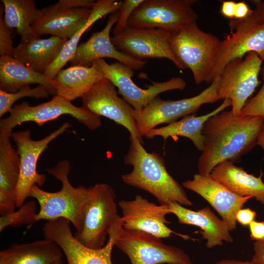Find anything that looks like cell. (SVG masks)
Returning a JSON list of instances; mask_svg holds the SVG:
<instances>
[{"instance_id":"10","label":"cell","mask_w":264,"mask_h":264,"mask_svg":"<svg viewBox=\"0 0 264 264\" xmlns=\"http://www.w3.org/2000/svg\"><path fill=\"white\" fill-rule=\"evenodd\" d=\"M195 0H144L128 21V27L158 28L171 33L197 22Z\"/></svg>"},{"instance_id":"36","label":"cell","mask_w":264,"mask_h":264,"mask_svg":"<svg viewBox=\"0 0 264 264\" xmlns=\"http://www.w3.org/2000/svg\"><path fill=\"white\" fill-rule=\"evenodd\" d=\"M256 212L249 208L240 209L236 216V221L243 226H247L255 220Z\"/></svg>"},{"instance_id":"24","label":"cell","mask_w":264,"mask_h":264,"mask_svg":"<svg viewBox=\"0 0 264 264\" xmlns=\"http://www.w3.org/2000/svg\"><path fill=\"white\" fill-rule=\"evenodd\" d=\"M263 175L261 171L260 176H256L229 160H225L218 164L210 174L214 179L238 196H251L264 204Z\"/></svg>"},{"instance_id":"35","label":"cell","mask_w":264,"mask_h":264,"mask_svg":"<svg viewBox=\"0 0 264 264\" xmlns=\"http://www.w3.org/2000/svg\"><path fill=\"white\" fill-rule=\"evenodd\" d=\"M3 7L0 10V56H13L14 47L11 36L12 29L5 24L3 18Z\"/></svg>"},{"instance_id":"34","label":"cell","mask_w":264,"mask_h":264,"mask_svg":"<svg viewBox=\"0 0 264 264\" xmlns=\"http://www.w3.org/2000/svg\"><path fill=\"white\" fill-rule=\"evenodd\" d=\"M144 0H124L119 9L118 20L112 29L113 36L116 35L126 29L128 21L135 9Z\"/></svg>"},{"instance_id":"32","label":"cell","mask_w":264,"mask_h":264,"mask_svg":"<svg viewBox=\"0 0 264 264\" xmlns=\"http://www.w3.org/2000/svg\"><path fill=\"white\" fill-rule=\"evenodd\" d=\"M37 212V203L35 200L25 202L17 211L0 217V232L11 226L18 227L23 225L35 223Z\"/></svg>"},{"instance_id":"14","label":"cell","mask_w":264,"mask_h":264,"mask_svg":"<svg viewBox=\"0 0 264 264\" xmlns=\"http://www.w3.org/2000/svg\"><path fill=\"white\" fill-rule=\"evenodd\" d=\"M96 61L105 78L118 88V92L122 98L136 110L144 108L162 92L172 90H182L186 86L183 78L176 77L162 82H153L146 88H141L133 82L134 72L131 67L117 61L109 64L103 59Z\"/></svg>"},{"instance_id":"22","label":"cell","mask_w":264,"mask_h":264,"mask_svg":"<svg viewBox=\"0 0 264 264\" xmlns=\"http://www.w3.org/2000/svg\"><path fill=\"white\" fill-rule=\"evenodd\" d=\"M12 133V132H11ZM11 133L0 132V215L14 211L20 176V157L11 142Z\"/></svg>"},{"instance_id":"6","label":"cell","mask_w":264,"mask_h":264,"mask_svg":"<svg viewBox=\"0 0 264 264\" xmlns=\"http://www.w3.org/2000/svg\"><path fill=\"white\" fill-rule=\"evenodd\" d=\"M220 81V76L200 93L192 97L173 100L162 99L158 96L142 109L133 110V116L141 136L159 125L169 124L194 114L203 105L220 100L218 94Z\"/></svg>"},{"instance_id":"19","label":"cell","mask_w":264,"mask_h":264,"mask_svg":"<svg viewBox=\"0 0 264 264\" xmlns=\"http://www.w3.org/2000/svg\"><path fill=\"white\" fill-rule=\"evenodd\" d=\"M182 185L205 199L219 213L230 231L236 229L238 211L252 197H242L235 194L210 175L196 174L193 179L182 182Z\"/></svg>"},{"instance_id":"9","label":"cell","mask_w":264,"mask_h":264,"mask_svg":"<svg viewBox=\"0 0 264 264\" xmlns=\"http://www.w3.org/2000/svg\"><path fill=\"white\" fill-rule=\"evenodd\" d=\"M70 222L64 218L47 221L42 231L45 238L55 242L64 253L67 264H112L111 252L119 229L122 227L119 217L108 232V240L102 247H88L72 234Z\"/></svg>"},{"instance_id":"28","label":"cell","mask_w":264,"mask_h":264,"mask_svg":"<svg viewBox=\"0 0 264 264\" xmlns=\"http://www.w3.org/2000/svg\"><path fill=\"white\" fill-rule=\"evenodd\" d=\"M43 85L54 93L55 81L27 67L13 56L0 57V89L8 92H16L31 84Z\"/></svg>"},{"instance_id":"27","label":"cell","mask_w":264,"mask_h":264,"mask_svg":"<svg viewBox=\"0 0 264 264\" xmlns=\"http://www.w3.org/2000/svg\"><path fill=\"white\" fill-rule=\"evenodd\" d=\"M67 40L51 36L21 42L14 47L13 57L27 67L44 74L58 57Z\"/></svg>"},{"instance_id":"38","label":"cell","mask_w":264,"mask_h":264,"mask_svg":"<svg viewBox=\"0 0 264 264\" xmlns=\"http://www.w3.org/2000/svg\"><path fill=\"white\" fill-rule=\"evenodd\" d=\"M253 249L254 254L251 261L255 264H264V240L255 241Z\"/></svg>"},{"instance_id":"21","label":"cell","mask_w":264,"mask_h":264,"mask_svg":"<svg viewBox=\"0 0 264 264\" xmlns=\"http://www.w3.org/2000/svg\"><path fill=\"white\" fill-rule=\"evenodd\" d=\"M170 213L174 214L179 223L192 225L201 229L202 239L206 240L205 246L212 248L222 245L223 242H232L233 238L227 224L206 206L197 211L190 210L175 202L168 205Z\"/></svg>"},{"instance_id":"17","label":"cell","mask_w":264,"mask_h":264,"mask_svg":"<svg viewBox=\"0 0 264 264\" xmlns=\"http://www.w3.org/2000/svg\"><path fill=\"white\" fill-rule=\"evenodd\" d=\"M81 98L85 109L123 126L130 135L142 140L133 116L134 109L118 95L115 86L109 80H102Z\"/></svg>"},{"instance_id":"5","label":"cell","mask_w":264,"mask_h":264,"mask_svg":"<svg viewBox=\"0 0 264 264\" xmlns=\"http://www.w3.org/2000/svg\"><path fill=\"white\" fill-rule=\"evenodd\" d=\"M115 200L114 191L110 185L101 183L90 187L82 211V229L74 235L82 244L92 249L105 245L110 229L119 217Z\"/></svg>"},{"instance_id":"2","label":"cell","mask_w":264,"mask_h":264,"mask_svg":"<svg viewBox=\"0 0 264 264\" xmlns=\"http://www.w3.org/2000/svg\"><path fill=\"white\" fill-rule=\"evenodd\" d=\"M130 141L124 163L132 166V170L122 175L123 182L149 193L160 204L192 205L182 186L168 172L164 158L146 150L138 137L130 135Z\"/></svg>"},{"instance_id":"13","label":"cell","mask_w":264,"mask_h":264,"mask_svg":"<svg viewBox=\"0 0 264 264\" xmlns=\"http://www.w3.org/2000/svg\"><path fill=\"white\" fill-rule=\"evenodd\" d=\"M263 61L257 54L250 52L244 58L227 64L220 75L218 94L220 99L231 102V112L239 115L260 83L259 74Z\"/></svg>"},{"instance_id":"44","label":"cell","mask_w":264,"mask_h":264,"mask_svg":"<svg viewBox=\"0 0 264 264\" xmlns=\"http://www.w3.org/2000/svg\"><path fill=\"white\" fill-rule=\"evenodd\" d=\"M54 264H63V261L62 260L59 261L58 262H56Z\"/></svg>"},{"instance_id":"42","label":"cell","mask_w":264,"mask_h":264,"mask_svg":"<svg viewBox=\"0 0 264 264\" xmlns=\"http://www.w3.org/2000/svg\"><path fill=\"white\" fill-rule=\"evenodd\" d=\"M215 264H255L252 262L241 261L235 260H223L218 262Z\"/></svg>"},{"instance_id":"40","label":"cell","mask_w":264,"mask_h":264,"mask_svg":"<svg viewBox=\"0 0 264 264\" xmlns=\"http://www.w3.org/2000/svg\"><path fill=\"white\" fill-rule=\"evenodd\" d=\"M252 10H251L248 5L244 1L236 2L235 16L234 19L242 20L247 18L250 15Z\"/></svg>"},{"instance_id":"15","label":"cell","mask_w":264,"mask_h":264,"mask_svg":"<svg viewBox=\"0 0 264 264\" xmlns=\"http://www.w3.org/2000/svg\"><path fill=\"white\" fill-rule=\"evenodd\" d=\"M171 36V33L161 29L128 27L112 36L111 41L118 50L133 59L165 58L183 70L172 51Z\"/></svg>"},{"instance_id":"33","label":"cell","mask_w":264,"mask_h":264,"mask_svg":"<svg viewBox=\"0 0 264 264\" xmlns=\"http://www.w3.org/2000/svg\"><path fill=\"white\" fill-rule=\"evenodd\" d=\"M261 71L263 80V85L258 92L247 101L240 115L262 118L264 120L263 131H264V61Z\"/></svg>"},{"instance_id":"41","label":"cell","mask_w":264,"mask_h":264,"mask_svg":"<svg viewBox=\"0 0 264 264\" xmlns=\"http://www.w3.org/2000/svg\"><path fill=\"white\" fill-rule=\"evenodd\" d=\"M255 6L252 13L254 17L260 22L264 23V0L251 1Z\"/></svg>"},{"instance_id":"11","label":"cell","mask_w":264,"mask_h":264,"mask_svg":"<svg viewBox=\"0 0 264 264\" xmlns=\"http://www.w3.org/2000/svg\"><path fill=\"white\" fill-rule=\"evenodd\" d=\"M115 245L127 255L131 264H194L182 249L165 244L161 238L149 233L123 226Z\"/></svg>"},{"instance_id":"8","label":"cell","mask_w":264,"mask_h":264,"mask_svg":"<svg viewBox=\"0 0 264 264\" xmlns=\"http://www.w3.org/2000/svg\"><path fill=\"white\" fill-rule=\"evenodd\" d=\"M228 26L230 33L220 42L208 84L220 76L228 63L243 58L248 53L255 52L264 61V23L258 21L251 12L245 19L231 20Z\"/></svg>"},{"instance_id":"43","label":"cell","mask_w":264,"mask_h":264,"mask_svg":"<svg viewBox=\"0 0 264 264\" xmlns=\"http://www.w3.org/2000/svg\"><path fill=\"white\" fill-rule=\"evenodd\" d=\"M257 145L264 150V131H263L259 134L257 139Z\"/></svg>"},{"instance_id":"31","label":"cell","mask_w":264,"mask_h":264,"mask_svg":"<svg viewBox=\"0 0 264 264\" xmlns=\"http://www.w3.org/2000/svg\"><path fill=\"white\" fill-rule=\"evenodd\" d=\"M50 94L55 95L51 89L43 85H38L34 88L29 86H25L14 92H8L0 89V117L10 112L14 104L22 98H47Z\"/></svg>"},{"instance_id":"18","label":"cell","mask_w":264,"mask_h":264,"mask_svg":"<svg viewBox=\"0 0 264 264\" xmlns=\"http://www.w3.org/2000/svg\"><path fill=\"white\" fill-rule=\"evenodd\" d=\"M118 205L125 229L144 232L161 239L176 234L166 225L170 223L165 219L170 214L168 205H157L140 195L131 200L119 201Z\"/></svg>"},{"instance_id":"4","label":"cell","mask_w":264,"mask_h":264,"mask_svg":"<svg viewBox=\"0 0 264 264\" xmlns=\"http://www.w3.org/2000/svg\"><path fill=\"white\" fill-rule=\"evenodd\" d=\"M220 40L200 29L197 22L171 33L172 51L183 69H189L197 85L208 83Z\"/></svg>"},{"instance_id":"7","label":"cell","mask_w":264,"mask_h":264,"mask_svg":"<svg viewBox=\"0 0 264 264\" xmlns=\"http://www.w3.org/2000/svg\"><path fill=\"white\" fill-rule=\"evenodd\" d=\"M65 114L71 115L92 131L101 126L100 116L55 95L50 101L37 106H30L27 102L14 105L9 116L0 120V132H12L17 126L26 122H33L41 126Z\"/></svg>"},{"instance_id":"30","label":"cell","mask_w":264,"mask_h":264,"mask_svg":"<svg viewBox=\"0 0 264 264\" xmlns=\"http://www.w3.org/2000/svg\"><path fill=\"white\" fill-rule=\"evenodd\" d=\"M3 21L9 28H16L21 36V42L40 38L33 30V25L42 17V9L33 0H2Z\"/></svg>"},{"instance_id":"39","label":"cell","mask_w":264,"mask_h":264,"mask_svg":"<svg viewBox=\"0 0 264 264\" xmlns=\"http://www.w3.org/2000/svg\"><path fill=\"white\" fill-rule=\"evenodd\" d=\"M236 2L232 0L221 1L220 12L225 18L234 19Z\"/></svg>"},{"instance_id":"1","label":"cell","mask_w":264,"mask_h":264,"mask_svg":"<svg viewBox=\"0 0 264 264\" xmlns=\"http://www.w3.org/2000/svg\"><path fill=\"white\" fill-rule=\"evenodd\" d=\"M263 125L260 117L237 115L227 110L209 118L202 131L205 141L198 161V174L210 175L225 160L238 162L257 145Z\"/></svg>"},{"instance_id":"23","label":"cell","mask_w":264,"mask_h":264,"mask_svg":"<svg viewBox=\"0 0 264 264\" xmlns=\"http://www.w3.org/2000/svg\"><path fill=\"white\" fill-rule=\"evenodd\" d=\"M89 66H72L59 71L54 80L55 95L71 102L81 98L94 85L105 79V76L97 61Z\"/></svg>"},{"instance_id":"26","label":"cell","mask_w":264,"mask_h":264,"mask_svg":"<svg viewBox=\"0 0 264 264\" xmlns=\"http://www.w3.org/2000/svg\"><path fill=\"white\" fill-rule=\"evenodd\" d=\"M230 106H231V101L229 99L223 100L219 107L209 113L198 116L194 114L186 116L165 126L152 129L145 133L144 136L148 139L160 136L165 140L170 137H185L192 141L198 150L202 152L205 141L202 134L205 123L209 118Z\"/></svg>"},{"instance_id":"3","label":"cell","mask_w":264,"mask_h":264,"mask_svg":"<svg viewBox=\"0 0 264 264\" xmlns=\"http://www.w3.org/2000/svg\"><path fill=\"white\" fill-rule=\"evenodd\" d=\"M70 171V164L66 160L47 169L48 174L62 182L61 189L56 192H49L35 185L29 197L36 199L39 205L40 209L36 216V221L66 219L73 225L76 233H78L82 228V211L89 197L90 187L73 186L68 179Z\"/></svg>"},{"instance_id":"20","label":"cell","mask_w":264,"mask_h":264,"mask_svg":"<svg viewBox=\"0 0 264 264\" xmlns=\"http://www.w3.org/2000/svg\"><path fill=\"white\" fill-rule=\"evenodd\" d=\"M119 17V10L110 15L105 27L94 33L86 42L79 44L72 59V66L86 65L104 58L114 59L132 69H141L146 64L143 61L133 59L118 50L112 44L110 32Z\"/></svg>"},{"instance_id":"25","label":"cell","mask_w":264,"mask_h":264,"mask_svg":"<svg viewBox=\"0 0 264 264\" xmlns=\"http://www.w3.org/2000/svg\"><path fill=\"white\" fill-rule=\"evenodd\" d=\"M63 253L55 242L46 238L15 243L0 252V264H54L62 260Z\"/></svg>"},{"instance_id":"29","label":"cell","mask_w":264,"mask_h":264,"mask_svg":"<svg viewBox=\"0 0 264 264\" xmlns=\"http://www.w3.org/2000/svg\"><path fill=\"white\" fill-rule=\"evenodd\" d=\"M122 0H99L95 2L91 12L84 25L65 43L56 60L47 68L44 74L54 79L60 70L73 57L83 34L97 20L109 14L119 10Z\"/></svg>"},{"instance_id":"12","label":"cell","mask_w":264,"mask_h":264,"mask_svg":"<svg viewBox=\"0 0 264 264\" xmlns=\"http://www.w3.org/2000/svg\"><path fill=\"white\" fill-rule=\"evenodd\" d=\"M69 127L68 122H65L57 130L38 140L32 139L29 130L11 133V137L15 142L16 150L20 157V170L17 187V207H20L25 202L35 185L41 187L44 184L45 175L39 174L37 169L39 158L48 144Z\"/></svg>"},{"instance_id":"16","label":"cell","mask_w":264,"mask_h":264,"mask_svg":"<svg viewBox=\"0 0 264 264\" xmlns=\"http://www.w3.org/2000/svg\"><path fill=\"white\" fill-rule=\"evenodd\" d=\"M95 1L60 0L42 9L41 18L33 26L35 34L68 40L87 22Z\"/></svg>"},{"instance_id":"37","label":"cell","mask_w":264,"mask_h":264,"mask_svg":"<svg viewBox=\"0 0 264 264\" xmlns=\"http://www.w3.org/2000/svg\"><path fill=\"white\" fill-rule=\"evenodd\" d=\"M250 237L252 240L257 241L264 240V221H252L249 225Z\"/></svg>"}]
</instances>
